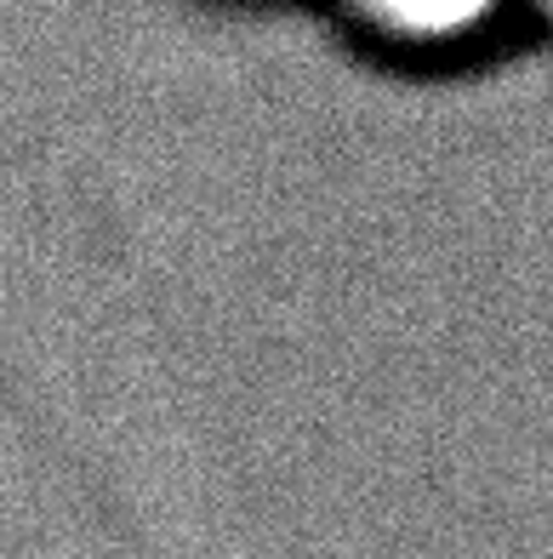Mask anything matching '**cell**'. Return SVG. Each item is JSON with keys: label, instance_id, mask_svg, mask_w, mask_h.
Returning a JSON list of instances; mask_svg holds the SVG:
<instances>
[{"label": "cell", "instance_id": "cell-2", "mask_svg": "<svg viewBox=\"0 0 553 559\" xmlns=\"http://www.w3.org/2000/svg\"><path fill=\"white\" fill-rule=\"evenodd\" d=\"M531 7H537V17H542L548 29H553V0H531Z\"/></svg>", "mask_w": 553, "mask_h": 559}, {"label": "cell", "instance_id": "cell-1", "mask_svg": "<svg viewBox=\"0 0 553 559\" xmlns=\"http://www.w3.org/2000/svg\"><path fill=\"white\" fill-rule=\"evenodd\" d=\"M502 0H348L376 40L388 46H417V52H434V46H457L473 29H485L496 17Z\"/></svg>", "mask_w": 553, "mask_h": 559}]
</instances>
